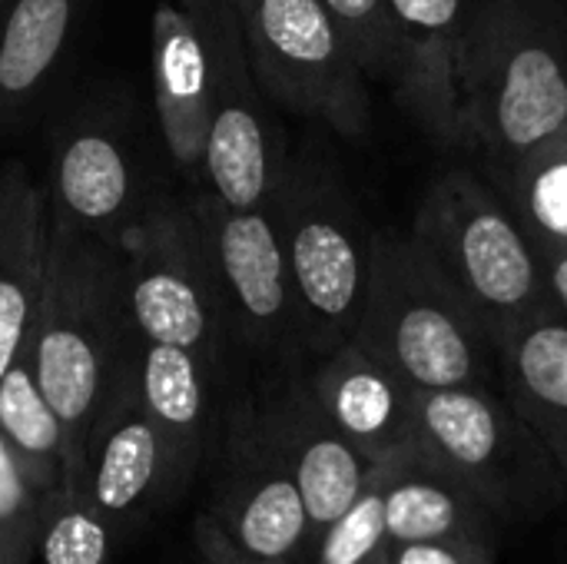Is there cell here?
<instances>
[{
    "label": "cell",
    "instance_id": "obj_1",
    "mask_svg": "<svg viewBox=\"0 0 567 564\" xmlns=\"http://www.w3.org/2000/svg\"><path fill=\"white\" fill-rule=\"evenodd\" d=\"M458 150L502 170L567 130V0H468L455 40Z\"/></svg>",
    "mask_w": 567,
    "mask_h": 564
},
{
    "label": "cell",
    "instance_id": "obj_2",
    "mask_svg": "<svg viewBox=\"0 0 567 564\" xmlns=\"http://www.w3.org/2000/svg\"><path fill=\"white\" fill-rule=\"evenodd\" d=\"M133 342L120 249L50 213L47 279L23 352L63 422L80 475L93 425Z\"/></svg>",
    "mask_w": 567,
    "mask_h": 564
},
{
    "label": "cell",
    "instance_id": "obj_3",
    "mask_svg": "<svg viewBox=\"0 0 567 564\" xmlns=\"http://www.w3.org/2000/svg\"><path fill=\"white\" fill-rule=\"evenodd\" d=\"M415 392L498 389V339L429 266L409 233L375 229L369 289L352 336Z\"/></svg>",
    "mask_w": 567,
    "mask_h": 564
},
{
    "label": "cell",
    "instance_id": "obj_4",
    "mask_svg": "<svg viewBox=\"0 0 567 564\" xmlns=\"http://www.w3.org/2000/svg\"><path fill=\"white\" fill-rule=\"evenodd\" d=\"M269 209L286 249L309 366L355 336L375 229L342 173L316 153H289Z\"/></svg>",
    "mask_w": 567,
    "mask_h": 564
},
{
    "label": "cell",
    "instance_id": "obj_5",
    "mask_svg": "<svg viewBox=\"0 0 567 564\" xmlns=\"http://www.w3.org/2000/svg\"><path fill=\"white\" fill-rule=\"evenodd\" d=\"M409 236L495 339L551 309L538 249L482 170L442 173L425 189Z\"/></svg>",
    "mask_w": 567,
    "mask_h": 564
},
{
    "label": "cell",
    "instance_id": "obj_6",
    "mask_svg": "<svg viewBox=\"0 0 567 564\" xmlns=\"http://www.w3.org/2000/svg\"><path fill=\"white\" fill-rule=\"evenodd\" d=\"M120 259L136 336L189 349L223 382L236 342L189 193L159 189L120 243Z\"/></svg>",
    "mask_w": 567,
    "mask_h": 564
},
{
    "label": "cell",
    "instance_id": "obj_7",
    "mask_svg": "<svg viewBox=\"0 0 567 564\" xmlns=\"http://www.w3.org/2000/svg\"><path fill=\"white\" fill-rule=\"evenodd\" d=\"M419 442L498 522L538 519L565 502L567 472L502 389L419 392Z\"/></svg>",
    "mask_w": 567,
    "mask_h": 564
},
{
    "label": "cell",
    "instance_id": "obj_8",
    "mask_svg": "<svg viewBox=\"0 0 567 564\" xmlns=\"http://www.w3.org/2000/svg\"><path fill=\"white\" fill-rule=\"evenodd\" d=\"M239 356L269 372L306 366L299 302L269 206H229L209 186L186 189Z\"/></svg>",
    "mask_w": 567,
    "mask_h": 564
},
{
    "label": "cell",
    "instance_id": "obj_9",
    "mask_svg": "<svg viewBox=\"0 0 567 564\" xmlns=\"http://www.w3.org/2000/svg\"><path fill=\"white\" fill-rule=\"evenodd\" d=\"M243 30L252 73L276 106L346 140L369 133V73L322 0H256Z\"/></svg>",
    "mask_w": 567,
    "mask_h": 564
},
{
    "label": "cell",
    "instance_id": "obj_10",
    "mask_svg": "<svg viewBox=\"0 0 567 564\" xmlns=\"http://www.w3.org/2000/svg\"><path fill=\"white\" fill-rule=\"evenodd\" d=\"M203 3L213 37V106L203 160V186L229 206H269L286 170L289 150L269 110L249 50L243 17L226 0Z\"/></svg>",
    "mask_w": 567,
    "mask_h": 564
},
{
    "label": "cell",
    "instance_id": "obj_11",
    "mask_svg": "<svg viewBox=\"0 0 567 564\" xmlns=\"http://www.w3.org/2000/svg\"><path fill=\"white\" fill-rule=\"evenodd\" d=\"M209 459L216 462V479L206 515L249 555L309 564L312 519L302 489L262 435L249 396L223 409Z\"/></svg>",
    "mask_w": 567,
    "mask_h": 564
},
{
    "label": "cell",
    "instance_id": "obj_12",
    "mask_svg": "<svg viewBox=\"0 0 567 564\" xmlns=\"http://www.w3.org/2000/svg\"><path fill=\"white\" fill-rule=\"evenodd\" d=\"M159 186L150 183L133 133L110 106L70 113L50 140L47 203L70 226L120 249Z\"/></svg>",
    "mask_w": 567,
    "mask_h": 564
},
{
    "label": "cell",
    "instance_id": "obj_13",
    "mask_svg": "<svg viewBox=\"0 0 567 564\" xmlns=\"http://www.w3.org/2000/svg\"><path fill=\"white\" fill-rule=\"evenodd\" d=\"M256 422L272 449L296 475L309 519L312 542L329 529L369 485L382 462L362 455L322 412L306 366L269 372L262 389L249 392Z\"/></svg>",
    "mask_w": 567,
    "mask_h": 564
},
{
    "label": "cell",
    "instance_id": "obj_14",
    "mask_svg": "<svg viewBox=\"0 0 567 564\" xmlns=\"http://www.w3.org/2000/svg\"><path fill=\"white\" fill-rule=\"evenodd\" d=\"M133 352L93 425L83 465V495L113 529L116 542L143 529L163 505L176 502L166 442L140 402Z\"/></svg>",
    "mask_w": 567,
    "mask_h": 564
},
{
    "label": "cell",
    "instance_id": "obj_15",
    "mask_svg": "<svg viewBox=\"0 0 567 564\" xmlns=\"http://www.w3.org/2000/svg\"><path fill=\"white\" fill-rule=\"evenodd\" d=\"M150 73L163 146L186 189H196L203 186L213 106V37L203 3H156L150 20Z\"/></svg>",
    "mask_w": 567,
    "mask_h": 564
},
{
    "label": "cell",
    "instance_id": "obj_16",
    "mask_svg": "<svg viewBox=\"0 0 567 564\" xmlns=\"http://www.w3.org/2000/svg\"><path fill=\"white\" fill-rule=\"evenodd\" d=\"M329 422L372 462L419 445V392L355 339L306 366Z\"/></svg>",
    "mask_w": 567,
    "mask_h": 564
},
{
    "label": "cell",
    "instance_id": "obj_17",
    "mask_svg": "<svg viewBox=\"0 0 567 564\" xmlns=\"http://www.w3.org/2000/svg\"><path fill=\"white\" fill-rule=\"evenodd\" d=\"M133 359L140 402L166 442L173 492L183 499L216 445L223 416L216 412V389L223 382L199 356L179 346L146 342L136 336Z\"/></svg>",
    "mask_w": 567,
    "mask_h": 564
},
{
    "label": "cell",
    "instance_id": "obj_18",
    "mask_svg": "<svg viewBox=\"0 0 567 564\" xmlns=\"http://www.w3.org/2000/svg\"><path fill=\"white\" fill-rule=\"evenodd\" d=\"M468 0H392L402 43V73L395 80L399 106L419 130L445 150H458L455 103V40Z\"/></svg>",
    "mask_w": 567,
    "mask_h": 564
},
{
    "label": "cell",
    "instance_id": "obj_19",
    "mask_svg": "<svg viewBox=\"0 0 567 564\" xmlns=\"http://www.w3.org/2000/svg\"><path fill=\"white\" fill-rule=\"evenodd\" d=\"M50 256V203L20 160L0 166V379L23 352Z\"/></svg>",
    "mask_w": 567,
    "mask_h": 564
},
{
    "label": "cell",
    "instance_id": "obj_20",
    "mask_svg": "<svg viewBox=\"0 0 567 564\" xmlns=\"http://www.w3.org/2000/svg\"><path fill=\"white\" fill-rule=\"evenodd\" d=\"M385 525L392 545L482 539L492 542L488 505L422 442L385 462Z\"/></svg>",
    "mask_w": 567,
    "mask_h": 564
},
{
    "label": "cell",
    "instance_id": "obj_21",
    "mask_svg": "<svg viewBox=\"0 0 567 564\" xmlns=\"http://www.w3.org/2000/svg\"><path fill=\"white\" fill-rule=\"evenodd\" d=\"M498 389L567 472V322L555 309L498 336Z\"/></svg>",
    "mask_w": 567,
    "mask_h": 564
},
{
    "label": "cell",
    "instance_id": "obj_22",
    "mask_svg": "<svg viewBox=\"0 0 567 564\" xmlns=\"http://www.w3.org/2000/svg\"><path fill=\"white\" fill-rule=\"evenodd\" d=\"M83 0H10L0 13V126L23 123L43 100L73 40Z\"/></svg>",
    "mask_w": 567,
    "mask_h": 564
},
{
    "label": "cell",
    "instance_id": "obj_23",
    "mask_svg": "<svg viewBox=\"0 0 567 564\" xmlns=\"http://www.w3.org/2000/svg\"><path fill=\"white\" fill-rule=\"evenodd\" d=\"M0 435L43 495L60 489L83 492V475L63 422L37 386L27 352H20L0 379Z\"/></svg>",
    "mask_w": 567,
    "mask_h": 564
},
{
    "label": "cell",
    "instance_id": "obj_24",
    "mask_svg": "<svg viewBox=\"0 0 567 564\" xmlns=\"http://www.w3.org/2000/svg\"><path fill=\"white\" fill-rule=\"evenodd\" d=\"M482 176L508 203L535 249H567V130Z\"/></svg>",
    "mask_w": 567,
    "mask_h": 564
},
{
    "label": "cell",
    "instance_id": "obj_25",
    "mask_svg": "<svg viewBox=\"0 0 567 564\" xmlns=\"http://www.w3.org/2000/svg\"><path fill=\"white\" fill-rule=\"evenodd\" d=\"M385 482L382 462L362 495L312 542L309 564H389L395 545L385 525Z\"/></svg>",
    "mask_w": 567,
    "mask_h": 564
},
{
    "label": "cell",
    "instance_id": "obj_26",
    "mask_svg": "<svg viewBox=\"0 0 567 564\" xmlns=\"http://www.w3.org/2000/svg\"><path fill=\"white\" fill-rule=\"evenodd\" d=\"M113 529L80 489H60L43 502L40 558L43 564H110Z\"/></svg>",
    "mask_w": 567,
    "mask_h": 564
},
{
    "label": "cell",
    "instance_id": "obj_27",
    "mask_svg": "<svg viewBox=\"0 0 567 564\" xmlns=\"http://www.w3.org/2000/svg\"><path fill=\"white\" fill-rule=\"evenodd\" d=\"M369 80L395 86L402 73V43L392 17V0H322Z\"/></svg>",
    "mask_w": 567,
    "mask_h": 564
},
{
    "label": "cell",
    "instance_id": "obj_28",
    "mask_svg": "<svg viewBox=\"0 0 567 564\" xmlns=\"http://www.w3.org/2000/svg\"><path fill=\"white\" fill-rule=\"evenodd\" d=\"M47 495L20 469L0 435V564H33L40 555Z\"/></svg>",
    "mask_w": 567,
    "mask_h": 564
},
{
    "label": "cell",
    "instance_id": "obj_29",
    "mask_svg": "<svg viewBox=\"0 0 567 564\" xmlns=\"http://www.w3.org/2000/svg\"><path fill=\"white\" fill-rule=\"evenodd\" d=\"M389 564H495V545L482 539H449L395 545Z\"/></svg>",
    "mask_w": 567,
    "mask_h": 564
},
{
    "label": "cell",
    "instance_id": "obj_30",
    "mask_svg": "<svg viewBox=\"0 0 567 564\" xmlns=\"http://www.w3.org/2000/svg\"><path fill=\"white\" fill-rule=\"evenodd\" d=\"M193 545H196V555L203 564H282L243 552L206 512H199L193 522Z\"/></svg>",
    "mask_w": 567,
    "mask_h": 564
},
{
    "label": "cell",
    "instance_id": "obj_31",
    "mask_svg": "<svg viewBox=\"0 0 567 564\" xmlns=\"http://www.w3.org/2000/svg\"><path fill=\"white\" fill-rule=\"evenodd\" d=\"M551 309L567 322V249H538Z\"/></svg>",
    "mask_w": 567,
    "mask_h": 564
},
{
    "label": "cell",
    "instance_id": "obj_32",
    "mask_svg": "<svg viewBox=\"0 0 567 564\" xmlns=\"http://www.w3.org/2000/svg\"><path fill=\"white\" fill-rule=\"evenodd\" d=\"M226 3H229V7H233V10H236V13H239V17H243V20H246V17H249V10H252V3H256V0H226Z\"/></svg>",
    "mask_w": 567,
    "mask_h": 564
},
{
    "label": "cell",
    "instance_id": "obj_33",
    "mask_svg": "<svg viewBox=\"0 0 567 564\" xmlns=\"http://www.w3.org/2000/svg\"><path fill=\"white\" fill-rule=\"evenodd\" d=\"M7 3H10V0H0V13H3V10H7Z\"/></svg>",
    "mask_w": 567,
    "mask_h": 564
},
{
    "label": "cell",
    "instance_id": "obj_34",
    "mask_svg": "<svg viewBox=\"0 0 567 564\" xmlns=\"http://www.w3.org/2000/svg\"><path fill=\"white\" fill-rule=\"evenodd\" d=\"M179 3H196V0H179Z\"/></svg>",
    "mask_w": 567,
    "mask_h": 564
}]
</instances>
